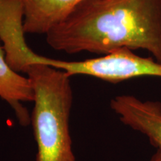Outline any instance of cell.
Instances as JSON below:
<instances>
[{
    "instance_id": "6da1fadb",
    "label": "cell",
    "mask_w": 161,
    "mask_h": 161,
    "mask_svg": "<svg viewBox=\"0 0 161 161\" xmlns=\"http://www.w3.org/2000/svg\"><path fill=\"white\" fill-rule=\"evenodd\" d=\"M46 35L67 54L144 49L161 63V0H85Z\"/></svg>"
},
{
    "instance_id": "7a4b0ae2",
    "label": "cell",
    "mask_w": 161,
    "mask_h": 161,
    "mask_svg": "<svg viewBox=\"0 0 161 161\" xmlns=\"http://www.w3.org/2000/svg\"><path fill=\"white\" fill-rule=\"evenodd\" d=\"M34 92L31 122L37 142V161H77L72 148L69 116L72 104L70 76L43 64H30Z\"/></svg>"
},
{
    "instance_id": "3957f363",
    "label": "cell",
    "mask_w": 161,
    "mask_h": 161,
    "mask_svg": "<svg viewBox=\"0 0 161 161\" xmlns=\"http://www.w3.org/2000/svg\"><path fill=\"white\" fill-rule=\"evenodd\" d=\"M32 60L35 64H46L63 70L70 77L89 75L113 84L145 76L161 78V63L152 57L139 56L127 48L81 61L53 59L36 53L32 56Z\"/></svg>"
},
{
    "instance_id": "277c9868",
    "label": "cell",
    "mask_w": 161,
    "mask_h": 161,
    "mask_svg": "<svg viewBox=\"0 0 161 161\" xmlns=\"http://www.w3.org/2000/svg\"><path fill=\"white\" fill-rule=\"evenodd\" d=\"M110 108L125 125L142 133L151 144L161 150V102L142 101L134 96H117Z\"/></svg>"
},
{
    "instance_id": "5b68a950",
    "label": "cell",
    "mask_w": 161,
    "mask_h": 161,
    "mask_svg": "<svg viewBox=\"0 0 161 161\" xmlns=\"http://www.w3.org/2000/svg\"><path fill=\"white\" fill-rule=\"evenodd\" d=\"M23 8L25 34L46 35L85 0H19Z\"/></svg>"
},
{
    "instance_id": "8992f818",
    "label": "cell",
    "mask_w": 161,
    "mask_h": 161,
    "mask_svg": "<svg viewBox=\"0 0 161 161\" xmlns=\"http://www.w3.org/2000/svg\"><path fill=\"white\" fill-rule=\"evenodd\" d=\"M0 98L14 111L19 123L27 126L31 116L23 102H34V92L29 78L14 71L8 64L5 53L0 45Z\"/></svg>"
},
{
    "instance_id": "52a82bcc",
    "label": "cell",
    "mask_w": 161,
    "mask_h": 161,
    "mask_svg": "<svg viewBox=\"0 0 161 161\" xmlns=\"http://www.w3.org/2000/svg\"><path fill=\"white\" fill-rule=\"evenodd\" d=\"M150 161H161V150L157 149V152L152 157Z\"/></svg>"
}]
</instances>
